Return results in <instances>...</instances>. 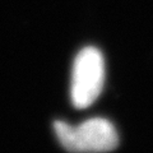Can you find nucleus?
Here are the masks:
<instances>
[{
	"label": "nucleus",
	"instance_id": "2",
	"mask_svg": "<svg viewBox=\"0 0 153 153\" xmlns=\"http://www.w3.org/2000/svg\"><path fill=\"white\" fill-rule=\"evenodd\" d=\"M105 80V61L98 49L84 47L76 55L71 74V102L87 108L100 96Z\"/></svg>",
	"mask_w": 153,
	"mask_h": 153
},
{
	"label": "nucleus",
	"instance_id": "1",
	"mask_svg": "<svg viewBox=\"0 0 153 153\" xmlns=\"http://www.w3.org/2000/svg\"><path fill=\"white\" fill-rule=\"evenodd\" d=\"M54 130L60 144L71 153H102L119 144L115 126L103 117H93L76 126L55 121Z\"/></svg>",
	"mask_w": 153,
	"mask_h": 153
}]
</instances>
